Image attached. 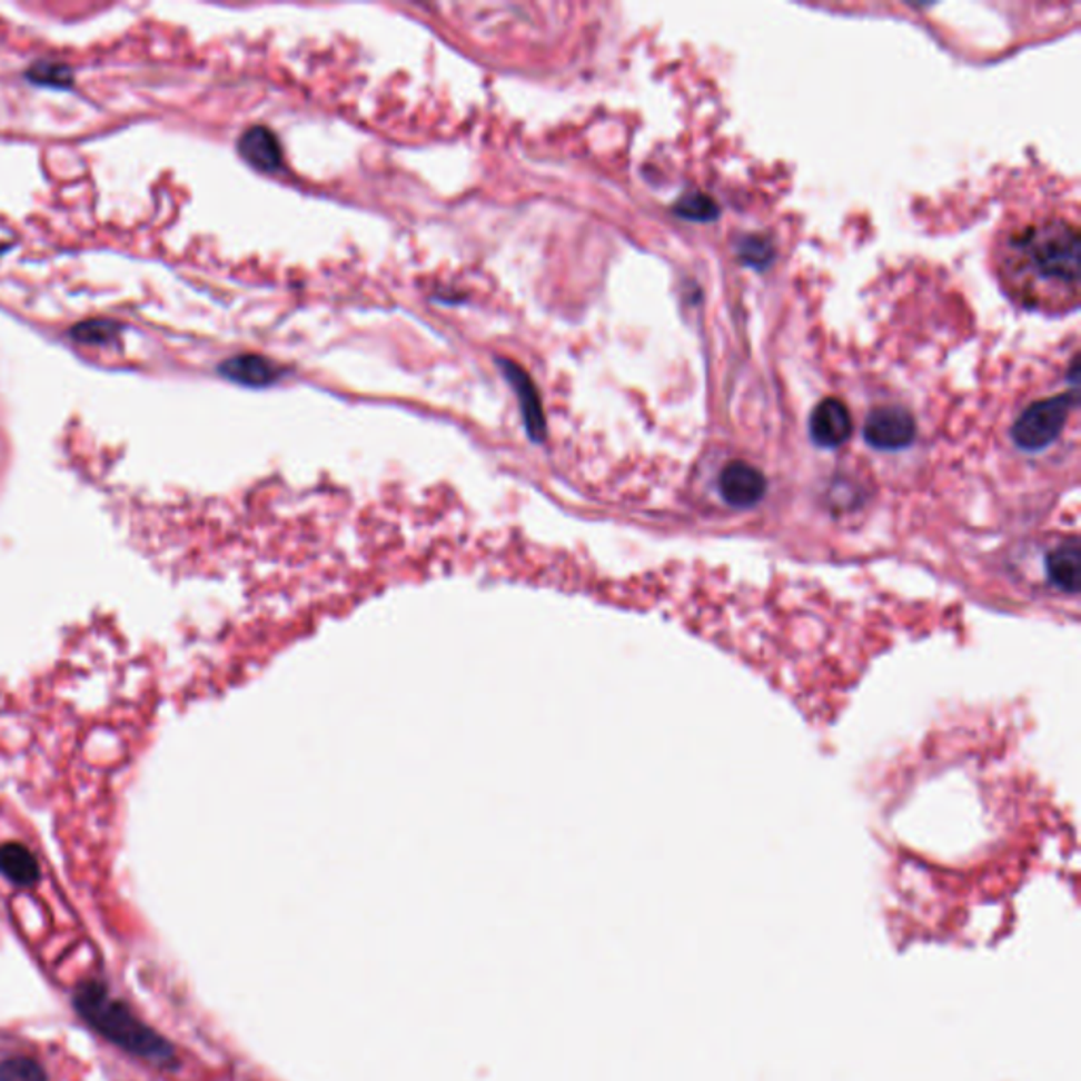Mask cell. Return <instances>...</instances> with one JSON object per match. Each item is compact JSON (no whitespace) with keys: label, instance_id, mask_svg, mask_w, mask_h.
<instances>
[{"label":"cell","instance_id":"2","mask_svg":"<svg viewBox=\"0 0 1081 1081\" xmlns=\"http://www.w3.org/2000/svg\"><path fill=\"white\" fill-rule=\"evenodd\" d=\"M75 1008L87 1024L129 1054L159 1067L176 1062L171 1043L138 1019L123 1001L112 998L105 984L83 982L75 993Z\"/></svg>","mask_w":1081,"mask_h":1081},{"label":"cell","instance_id":"14","mask_svg":"<svg viewBox=\"0 0 1081 1081\" xmlns=\"http://www.w3.org/2000/svg\"><path fill=\"white\" fill-rule=\"evenodd\" d=\"M0 1081H47V1073L39 1062L13 1057L0 1062Z\"/></svg>","mask_w":1081,"mask_h":1081},{"label":"cell","instance_id":"13","mask_svg":"<svg viewBox=\"0 0 1081 1081\" xmlns=\"http://www.w3.org/2000/svg\"><path fill=\"white\" fill-rule=\"evenodd\" d=\"M26 79L39 87H53V89H70L75 83L72 68L58 62H37L30 66Z\"/></svg>","mask_w":1081,"mask_h":1081},{"label":"cell","instance_id":"3","mask_svg":"<svg viewBox=\"0 0 1081 1081\" xmlns=\"http://www.w3.org/2000/svg\"><path fill=\"white\" fill-rule=\"evenodd\" d=\"M1071 406H1075L1073 396H1057L1043 399L1027 408L1016 425H1014V442L1022 450H1041L1061 436L1062 427Z\"/></svg>","mask_w":1081,"mask_h":1081},{"label":"cell","instance_id":"10","mask_svg":"<svg viewBox=\"0 0 1081 1081\" xmlns=\"http://www.w3.org/2000/svg\"><path fill=\"white\" fill-rule=\"evenodd\" d=\"M0 874L20 887H32L39 881L41 871L37 857L28 847L21 843H4L0 845Z\"/></svg>","mask_w":1081,"mask_h":1081},{"label":"cell","instance_id":"12","mask_svg":"<svg viewBox=\"0 0 1081 1081\" xmlns=\"http://www.w3.org/2000/svg\"><path fill=\"white\" fill-rule=\"evenodd\" d=\"M121 330L123 328L112 319H89L83 324H77L70 330V338L81 345H108L121 334Z\"/></svg>","mask_w":1081,"mask_h":1081},{"label":"cell","instance_id":"4","mask_svg":"<svg viewBox=\"0 0 1081 1081\" xmlns=\"http://www.w3.org/2000/svg\"><path fill=\"white\" fill-rule=\"evenodd\" d=\"M866 442L879 450L906 448L915 437V420L900 406L876 408L864 425Z\"/></svg>","mask_w":1081,"mask_h":1081},{"label":"cell","instance_id":"1","mask_svg":"<svg viewBox=\"0 0 1081 1081\" xmlns=\"http://www.w3.org/2000/svg\"><path fill=\"white\" fill-rule=\"evenodd\" d=\"M1003 270L1029 307L1073 305L1080 288V235L1064 220L1033 222L1010 237Z\"/></svg>","mask_w":1081,"mask_h":1081},{"label":"cell","instance_id":"16","mask_svg":"<svg viewBox=\"0 0 1081 1081\" xmlns=\"http://www.w3.org/2000/svg\"><path fill=\"white\" fill-rule=\"evenodd\" d=\"M754 244V250H748L744 248V256L748 262H754V265H763L767 258H771V250L763 244V241H752Z\"/></svg>","mask_w":1081,"mask_h":1081},{"label":"cell","instance_id":"8","mask_svg":"<svg viewBox=\"0 0 1081 1081\" xmlns=\"http://www.w3.org/2000/svg\"><path fill=\"white\" fill-rule=\"evenodd\" d=\"M239 155L260 171H277L284 163V152L277 136L269 127L254 126L246 129L237 142Z\"/></svg>","mask_w":1081,"mask_h":1081},{"label":"cell","instance_id":"15","mask_svg":"<svg viewBox=\"0 0 1081 1081\" xmlns=\"http://www.w3.org/2000/svg\"><path fill=\"white\" fill-rule=\"evenodd\" d=\"M676 211L685 218H691V220H710V218H716L718 216V208L716 204L710 199V197H704V195H691L683 199L678 204Z\"/></svg>","mask_w":1081,"mask_h":1081},{"label":"cell","instance_id":"7","mask_svg":"<svg viewBox=\"0 0 1081 1081\" xmlns=\"http://www.w3.org/2000/svg\"><path fill=\"white\" fill-rule=\"evenodd\" d=\"M499 364L503 368V375L512 383L514 391L520 397L522 416H524L528 436L533 437L535 442H540L545 437V416H543L535 383L530 380V376L522 370L518 364H514L509 359H499Z\"/></svg>","mask_w":1081,"mask_h":1081},{"label":"cell","instance_id":"5","mask_svg":"<svg viewBox=\"0 0 1081 1081\" xmlns=\"http://www.w3.org/2000/svg\"><path fill=\"white\" fill-rule=\"evenodd\" d=\"M721 497L733 507H752L767 490L765 476L744 460H733L718 476Z\"/></svg>","mask_w":1081,"mask_h":1081},{"label":"cell","instance_id":"9","mask_svg":"<svg viewBox=\"0 0 1081 1081\" xmlns=\"http://www.w3.org/2000/svg\"><path fill=\"white\" fill-rule=\"evenodd\" d=\"M218 373L246 387H269L281 375L279 366H275L267 357L251 354L230 357L218 366Z\"/></svg>","mask_w":1081,"mask_h":1081},{"label":"cell","instance_id":"11","mask_svg":"<svg viewBox=\"0 0 1081 1081\" xmlns=\"http://www.w3.org/2000/svg\"><path fill=\"white\" fill-rule=\"evenodd\" d=\"M1045 566H1048L1050 582L1054 583L1059 589L1069 592V594H1075L1080 589L1081 552L1078 543L1062 545L1059 549H1054L1045 558Z\"/></svg>","mask_w":1081,"mask_h":1081},{"label":"cell","instance_id":"6","mask_svg":"<svg viewBox=\"0 0 1081 1081\" xmlns=\"http://www.w3.org/2000/svg\"><path fill=\"white\" fill-rule=\"evenodd\" d=\"M810 432L813 442L822 448H839L841 444H845L853 432L852 415L847 406L836 397L820 401L811 415Z\"/></svg>","mask_w":1081,"mask_h":1081}]
</instances>
